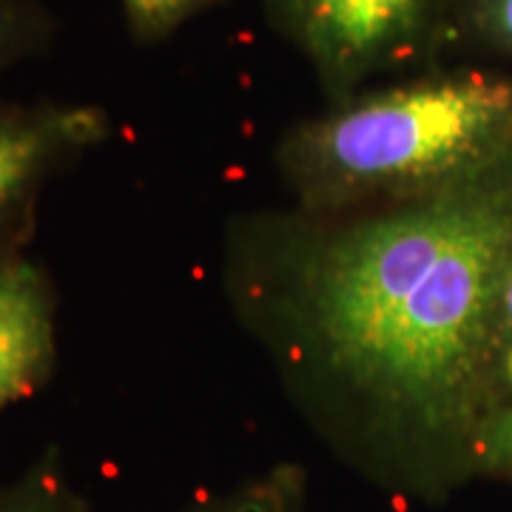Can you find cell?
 <instances>
[{
	"instance_id": "cell-12",
	"label": "cell",
	"mask_w": 512,
	"mask_h": 512,
	"mask_svg": "<svg viewBox=\"0 0 512 512\" xmlns=\"http://www.w3.org/2000/svg\"><path fill=\"white\" fill-rule=\"evenodd\" d=\"M447 6L484 46L512 57V0H447Z\"/></svg>"
},
{
	"instance_id": "cell-6",
	"label": "cell",
	"mask_w": 512,
	"mask_h": 512,
	"mask_svg": "<svg viewBox=\"0 0 512 512\" xmlns=\"http://www.w3.org/2000/svg\"><path fill=\"white\" fill-rule=\"evenodd\" d=\"M308 476L299 464H276L231 493L205 498L185 512H302Z\"/></svg>"
},
{
	"instance_id": "cell-7",
	"label": "cell",
	"mask_w": 512,
	"mask_h": 512,
	"mask_svg": "<svg viewBox=\"0 0 512 512\" xmlns=\"http://www.w3.org/2000/svg\"><path fill=\"white\" fill-rule=\"evenodd\" d=\"M0 512H92L72 487L55 450H46L15 481L0 487Z\"/></svg>"
},
{
	"instance_id": "cell-1",
	"label": "cell",
	"mask_w": 512,
	"mask_h": 512,
	"mask_svg": "<svg viewBox=\"0 0 512 512\" xmlns=\"http://www.w3.org/2000/svg\"><path fill=\"white\" fill-rule=\"evenodd\" d=\"M510 254L512 151L390 202L313 254L305 333L390 450L467 473V441L490 413L495 299Z\"/></svg>"
},
{
	"instance_id": "cell-3",
	"label": "cell",
	"mask_w": 512,
	"mask_h": 512,
	"mask_svg": "<svg viewBox=\"0 0 512 512\" xmlns=\"http://www.w3.org/2000/svg\"><path fill=\"white\" fill-rule=\"evenodd\" d=\"M279 26L336 100L416 63L439 35L447 0H268Z\"/></svg>"
},
{
	"instance_id": "cell-8",
	"label": "cell",
	"mask_w": 512,
	"mask_h": 512,
	"mask_svg": "<svg viewBox=\"0 0 512 512\" xmlns=\"http://www.w3.org/2000/svg\"><path fill=\"white\" fill-rule=\"evenodd\" d=\"M52 37V20L29 0H0V72L40 52Z\"/></svg>"
},
{
	"instance_id": "cell-4",
	"label": "cell",
	"mask_w": 512,
	"mask_h": 512,
	"mask_svg": "<svg viewBox=\"0 0 512 512\" xmlns=\"http://www.w3.org/2000/svg\"><path fill=\"white\" fill-rule=\"evenodd\" d=\"M106 137L109 120L97 106H23L0 97V256L20 251L40 185Z\"/></svg>"
},
{
	"instance_id": "cell-9",
	"label": "cell",
	"mask_w": 512,
	"mask_h": 512,
	"mask_svg": "<svg viewBox=\"0 0 512 512\" xmlns=\"http://www.w3.org/2000/svg\"><path fill=\"white\" fill-rule=\"evenodd\" d=\"M464 470L512 481V404L478 421L464 450Z\"/></svg>"
},
{
	"instance_id": "cell-11",
	"label": "cell",
	"mask_w": 512,
	"mask_h": 512,
	"mask_svg": "<svg viewBox=\"0 0 512 512\" xmlns=\"http://www.w3.org/2000/svg\"><path fill=\"white\" fill-rule=\"evenodd\" d=\"M137 40H160L214 0H120Z\"/></svg>"
},
{
	"instance_id": "cell-2",
	"label": "cell",
	"mask_w": 512,
	"mask_h": 512,
	"mask_svg": "<svg viewBox=\"0 0 512 512\" xmlns=\"http://www.w3.org/2000/svg\"><path fill=\"white\" fill-rule=\"evenodd\" d=\"M512 151V74L433 72L356 92L291 131L279 165L305 208L402 202Z\"/></svg>"
},
{
	"instance_id": "cell-5",
	"label": "cell",
	"mask_w": 512,
	"mask_h": 512,
	"mask_svg": "<svg viewBox=\"0 0 512 512\" xmlns=\"http://www.w3.org/2000/svg\"><path fill=\"white\" fill-rule=\"evenodd\" d=\"M57 362V296L29 256H0V413L49 382Z\"/></svg>"
},
{
	"instance_id": "cell-10",
	"label": "cell",
	"mask_w": 512,
	"mask_h": 512,
	"mask_svg": "<svg viewBox=\"0 0 512 512\" xmlns=\"http://www.w3.org/2000/svg\"><path fill=\"white\" fill-rule=\"evenodd\" d=\"M512 404V254L498 285L490 345V413Z\"/></svg>"
}]
</instances>
